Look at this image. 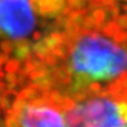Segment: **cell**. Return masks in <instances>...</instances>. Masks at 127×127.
Returning a JSON list of instances; mask_svg holds the SVG:
<instances>
[{
    "label": "cell",
    "instance_id": "1",
    "mask_svg": "<svg viewBox=\"0 0 127 127\" xmlns=\"http://www.w3.org/2000/svg\"><path fill=\"white\" fill-rule=\"evenodd\" d=\"M66 68L71 77L69 89L76 99L86 88L123 75L127 71V50L103 35L82 34L70 47Z\"/></svg>",
    "mask_w": 127,
    "mask_h": 127
},
{
    "label": "cell",
    "instance_id": "2",
    "mask_svg": "<svg viewBox=\"0 0 127 127\" xmlns=\"http://www.w3.org/2000/svg\"><path fill=\"white\" fill-rule=\"evenodd\" d=\"M68 127H127V102L114 97L93 96L65 111Z\"/></svg>",
    "mask_w": 127,
    "mask_h": 127
},
{
    "label": "cell",
    "instance_id": "3",
    "mask_svg": "<svg viewBox=\"0 0 127 127\" xmlns=\"http://www.w3.org/2000/svg\"><path fill=\"white\" fill-rule=\"evenodd\" d=\"M35 24L30 0H0V35L23 40L32 33Z\"/></svg>",
    "mask_w": 127,
    "mask_h": 127
},
{
    "label": "cell",
    "instance_id": "4",
    "mask_svg": "<svg viewBox=\"0 0 127 127\" xmlns=\"http://www.w3.org/2000/svg\"><path fill=\"white\" fill-rule=\"evenodd\" d=\"M44 102L25 104L18 113L19 127H66L63 115Z\"/></svg>",
    "mask_w": 127,
    "mask_h": 127
},
{
    "label": "cell",
    "instance_id": "5",
    "mask_svg": "<svg viewBox=\"0 0 127 127\" xmlns=\"http://www.w3.org/2000/svg\"><path fill=\"white\" fill-rule=\"evenodd\" d=\"M30 3L39 15L50 19L62 15L67 6L66 0H30Z\"/></svg>",
    "mask_w": 127,
    "mask_h": 127
},
{
    "label": "cell",
    "instance_id": "6",
    "mask_svg": "<svg viewBox=\"0 0 127 127\" xmlns=\"http://www.w3.org/2000/svg\"><path fill=\"white\" fill-rule=\"evenodd\" d=\"M31 51H32V46L30 45V42L27 40H20L14 45L12 52L15 59L21 62L26 61L31 57Z\"/></svg>",
    "mask_w": 127,
    "mask_h": 127
},
{
    "label": "cell",
    "instance_id": "7",
    "mask_svg": "<svg viewBox=\"0 0 127 127\" xmlns=\"http://www.w3.org/2000/svg\"><path fill=\"white\" fill-rule=\"evenodd\" d=\"M20 65H21L20 61L16 59H9L3 68L7 73H16V72H19Z\"/></svg>",
    "mask_w": 127,
    "mask_h": 127
},
{
    "label": "cell",
    "instance_id": "8",
    "mask_svg": "<svg viewBox=\"0 0 127 127\" xmlns=\"http://www.w3.org/2000/svg\"><path fill=\"white\" fill-rule=\"evenodd\" d=\"M13 47L14 45L10 40H4L0 44V48L2 50V53H5V54H10L13 51Z\"/></svg>",
    "mask_w": 127,
    "mask_h": 127
},
{
    "label": "cell",
    "instance_id": "9",
    "mask_svg": "<svg viewBox=\"0 0 127 127\" xmlns=\"http://www.w3.org/2000/svg\"><path fill=\"white\" fill-rule=\"evenodd\" d=\"M0 113H1V111H0Z\"/></svg>",
    "mask_w": 127,
    "mask_h": 127
}]
</instances>
